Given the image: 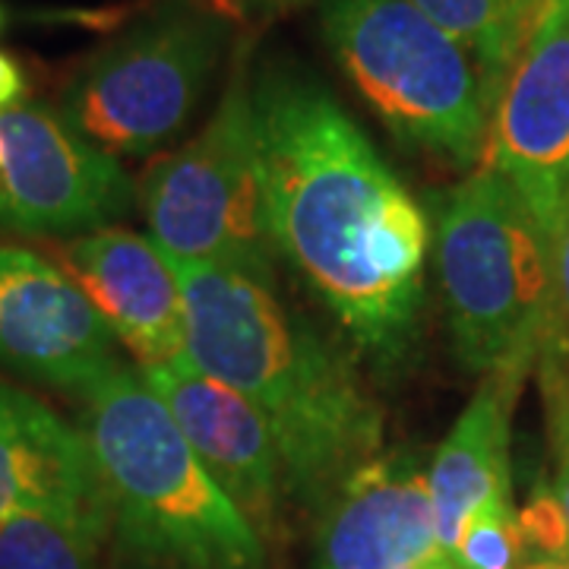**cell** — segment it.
Listing matches in <instances>:
<instances>
[{
	"label": "cell",
	"instance_id": "7402d4cb",
	"mask_svg": "<svg viewBox=\"0 0 569 569\" xmlns=\"http://www.w3.org/2000/svg\"><path fill=\"white\" fill-rule=\"evenodd\" d=\"M26 92H29V80L22 73L20 61L0 51V111L26 102Z\"/></svg>",
	"mask_w": 569,
	"mask_h": 569
},
{
	"label": "cell",
	"instance_id": "8fae6325",
	"mask_svg": "<svg viewBox=\"0 0 569 569\" xmlns=\"http://www.w3.org/2000/svg\"><path fill=\"white\" fill-rule=\"evenodd\" d=\"M212 481L266 538L279 535L295 503L276 433L241 392L203 373L190 358L140 367Z\"/></svg>",
	"mask_w": 569,
	"mask_h": 569
},
{
	"label": "cell",
	"instance_id": "d6986e66",
	"mask_svg": "<svg viewBox=\"0 0 569 569\" xmlns=\"http://www.w3.org/2000/svg\"><path fill=\"white\" fill-rule=\"evenodd\" d=\"M538 370H541V387H545V406H548L550 443H553V493L563 507L569 526V373L560 365V358L541 348L538 355Z\"/></svg>",
	"mask_w": 569,
	"mask_h": 569
},
{
	"label": "cell",
	"instance_id": "30bf717a",
	"mask_svg": "<svg viewBox=\"0 0 569 569\" xmlns=\"http://www.w3.org/2000/svg\"><path fill=\"white\" fill-rule=\"evenodd\" d=\"M121 365L118 339L63 266L0 247V370L82 396Z\"/></svg>",
	"mask_w": 569,
	"mask_h": 569
},
{
	"label": "cell",
	"instance_id": "7c38bea8",
	"mask_svg": "<svg viewBox=\"0 0 569 569\" xmlns=\"http://www.w3.org/2000/svg\"><path fill=\"white\" fill-rule=\"evenodd\" d=\"M443 560L425 459L392 449L367 459L317 507L313 569H402Z\"/></svg>",
	"mask_w": 569,
	"mask_h": 569
},
{
	"label": "cell",
	"instance_id": "ac0fdd59",
	"mask_svg": "<svg viewBox=\"0 0 569 569\" xmlns=\"http://www.w3.org/2000/svg\"><path fill=\"white\" fill-rule=\"evenodd\" d=\"M449 563L456 569H522L526 545L519 531V512L512 507V485L490 493L468 512Z\"/></svg>",
	"mask_w": 569,
	"mask_h": 569
},
{
	"label": "cell",
	"instance_id": "9a60e30c",
	"mask_svg": "<svg viewBox=\"0 0 569 569\" xmlns=\"http://www.w3.org/2000/svg\"><path fill=\"white\" fill-rule=\"evenodd\" d=\"M522 380L526 377L516 373H488L427 466V488L443 560L452 557L468 512L481 507L490 493L512 485L509 415Z\"/></svg>",
	"mask_w": 569,
	"mask_h": 569
},
{
	"label": "cell",
	"instance_id": "ffe728a7",
	"mask_svg": "<svg viewBox=\"0 0 569 569\" xmlns=\"http://www.w3.org/2000/svg\"><path fill=\"white\" fill-rule=\"evenodd\" d=\"M550 257H553V317L541 348H550L569 373V197L550 228Z\"/></svg>",
	"mask_w": 569,
	"mask_h": 569
},
{
	"label": "cell",
	"instance_id": "8992f818",
	"mask_svg": "<svg viewBox=\"0 0 569 569\" xmlns=\"http://www.w3.org/2000/svg\"><path fill=\"white\" fill-rule=\"evenodd\" d=\"M224 39L228 22L200 7H162L82 63L58 111L114 159L152 156L193 121Z\"/></svg>",
	"mask_w": 569,
	"mask_h": 569
},
{
	"label": "cell",
	"instance_id": "5b68a950",
	"mask_svg": "<svg viewBox=\"0 0 569 569\" xmlns=\"http://www.w3.org/2000/svg\"><path fill=\"white\" fill-rule=\"evenodd\" d=\"M336 63L399 146L471 168L485 156L493 96L466 48L411 0H320Z\"/></svg>",
	"mask_w": 569,
	"mask_h": 569
},
{
	"label": "cell",
	"instance_id": "52a82bcc",
	"mask_svg": "<svg viewBox=\"0 0 569 569\" xmlns=\"http://www.w3.org/2000/svg\"><path fill=\"white\" fill-rule=\"evenodd\" d=\"M149 238L171 263H250L276 269L266 216L263 159L244 70L193 140L137 183Z\"/></svg>",
	"mask_w": 569,
	"mask_h": 569
},
{
	"label": "cell",
	"instance_id": "e0dca14e",
	"mask_svg": "<svg viewBox=\"0 0 569 569\" xmlns=\"http://www.w3.org/2000/svg\"><path fill=\"white\" fill-rule=\"evenodd\" d=\"M478 63L497 102L509 67L529 39L541 0H411Z\"/></svg>",
	"mask_w": 569,
	"mask_h": 569
},
{
	"label": "cell",
	"instance_id": "4fadbf2b",
	"mask_svg": "<svg viewBox=\"0 0 569 569\" xmlns=\"http://www.w3.org/2000/svg\"><path fill=\"white\" fill-rule=\"evenodd\" d=\"M61 257L137 367L187 358L181 276L149 234L108 224L70 238Z\"/></svg>",
	"mask_w": 569,
	"mask_h": 569
},
{
	"label": "cell",
	"instance_id": "ba28073f",
	"mask_svg": "<svg viewBox=\"0 0 569 569\" xmlns=\"http://www.w3.org/2000/svg\"><path fill=\"white\" fill-rule=\"evenodd\" d=\"M137 183L114 156L96 149L48 104L0 111V231L77 238L121 222Z\"/></svg>",
	"mask_w": 569,
	"mask_h": 569
},
{
	"label": "cell",
	"instance_id": "cb8c5ba5",
	"mask_svg": "<svg viewBox=\"0 0 569 569\" xmlns=\"http://www.w3.org/2000/svg\"><path fill=\"white\" fill-rule=\"evenodd\" d=\"M3 20H7V17H3V7H0V29H3Z\"/></svg>",
	"mask_w": 569,
	"mask_h": 569
},
{
	"label": "cell",
	"instance_id": "277c9868",
	"mask_svg": "<svg viewBox=\"0 0 569 569\" xmlns=\"http://www.w3.org/2000/svg\"><path fill=\"white\" fill-rule=\"evenodd\" d=\"M430 257L456 358L481 377H529L553 317V257L522 193L485 164L443 190Z\"/></svg>",
	"mask_w": 569,
	"mask_h": 569
},
{
	"label": "cell",
	"instance_id": "3957f363",
	"mask_svg": "<svg viewBox=\"0 0 569 569\" xmlns=\"http://www.w3.org/2000/svg\"><path fill=\"white\" fill-rule=\"evenodd\" d=\"M111 545L130 569H266V541L231 503L137 365L80 396Z\"/></svg>",
	"mask_w": 569,
	"mask_h": 569
},
{
	"label": "cell",
	"instance_id": "6da1fadb",
	"mask_svg": "<svg viewBox=\"0 0 569 569\" xmlns=\"http://www.w3.org/2000/svg\"><path fill=\"white\" fill-rule=\"evenodd\" d=\"M253 108L276 257L370 365L402 370L421 332L430 212L301 67L266 63Z\"/></svg>",
	"mask_w": 569,
	"mask_h": 569
},
{
	"label": "cell",
	"instance_id": "7a4b0ae2",
	"mask_svg": "<svg viewBox=\"0 0 569 569\" xmlns=\"http://www.w3.org/2000/svg\"><path fill=\"white\" fill-rule=\"evenodd\" d=\"M174 269L187 305V358L263 415L295 503L317 509L383 443V408L355 358L284 301L269 266Z\"/></svg>",
	"mask_w": 569,
	"mask_h": 569
},
{
	"label": "cell",
	"instance_id": "5bb4252c",
	"mask_svg": "<svg viewBox=\"0 0 569 569\" xmlns=\"http://www.w3.org/2000/svg\"><path fill=\"white\" fill-rule=\"evenodd\" d=\"M32 507L111 519L86 433L32 392L0 380V519Z\"/></svg>",
	"mask_w": 569,
	"mask_h": 569
},
{
	"label": "cell",
	"instance_id": "9c48e42d",
	"mask_svg": "<svg viewBox=\"0 0 569 569\" xmlns=\"http://www.w3.org/2000/svg\"><path fill=\"white\" fill-rule=\"evenodd\" d=\"M481 164L522 193L550 234L569 197V0H541L490 111Z\"/></svg>",
	"mask_w": 569,
	"mask_h": 569
},
{
	"label": "cell",
	"instance_id": "603a6c76",
	"mask_svg": "<svg viewBox=\"0 0 569 569\" xmlns=\"http://www.w3.org/2000/svg\"><path fill=\"white\" fill-rule=\"evenodd\" d=\"M402 569H456L449 560H425V563H411V567Z\"/></svg>",
	"mask_w": 569,
	"mask_h": 569
},
{
	"label": "cell",
	"instance_id": "44dd1931",
	"mask_svg": "<svg viewBox=\"0 0 569 569\" xmlns=\"http://www.w3.org/2000/svg\"><path fill=\"white\" fill-rule=\"evenodd\" d=\"M187 3H193L224 22H257L282 13L295 0H187Z\"/></svg>",
	"mask_w": 569,
	"mask_h": 569
},
{
	"label": "cell",
	"instance_id": "2e32d148",
	"mask_svg": "<svg viewBox=\"0 0 569 569\" xmlns=\"http://www.w3.org/2000/svg\"><path fill=\"white\" fill-rule=\"evenodd\" d=\"M111 519L77 509H17L0 519V569H108Z\"/></svg>",
	"mask_w": 569,
	"mask_h": 569
}]
</instances>
